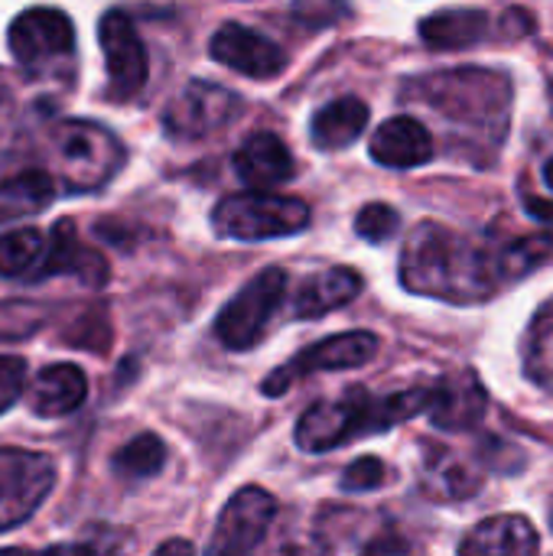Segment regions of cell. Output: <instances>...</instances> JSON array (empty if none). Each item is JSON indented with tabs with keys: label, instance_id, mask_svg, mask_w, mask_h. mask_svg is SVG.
<instances>
[{
	"label": "cell",
	"instance_id": "obj_24",
	"mask_svg": "<svg viewBox=\"0 0 553 556\" xmlns=\"http://www.w3.org/2000/svg\"><path fill=\"white\" fill-rule=\"evenodd\" d=\"M55 199V182L42 169H23L0 182V225L36 215Z\"/></svg>",
	"mask_w": 553,
	"mask_h": 556
},
{
	"label": "cell",
	"instance_id": "obj_12",
	"mask_svg": "<svg viewBox=\"0 0 553 556\" xmlns=\"http://www.w3.org/2000/svg\"><path fill=\"white\" fill-rule=\"evenodd\" d=\"M277 518V498L257 485H248L228 498L212 531L205 556H254Z\"/></svg>",
	"mask_w": 553,
	"mask_h": 556
},
{
	"label": "cell",
	"instance_id": "obj_3",
	"mask_svg": "<svg viewBox=\"0 0 553 556\" xmlns=\"http://www.w3.org/2000/svg\"><path fill=\"white\" fill-rule=\"evenodd\" d=\"M49 147L55 176L68 192H95L124 166L121 140L95 121H62L52 130Z\"/></svg>",
	"mask_w": 553,
	"mask_h": 556
},
{
	"label": "cell",
	"instance_id": "obj_16",
	"mask_svg": "<svg viewBox=\"0 0 553 556\" xmlns=\"http://www.w3.org/2000/svg\"><path fill=\"white\" fill-rule=\"evenodd\" d=\"M235 173L241 182H248L254 192H267L287 179H293L297 173V163L287 150V143L271 134V130H257L251 134L238 153H235Z\"/></svg>",
	"mask_w": 553,
	"mask_h": 556
},
{
	"label": "cell",
	"instance_id": "obj_9",
	"mask_svg": "<svg viewBox=\"0 0 553 556\" xmlns=\"http://www.w3.org/2000/svg\"><path fill=\"white\" fill-rule=\"evenodd\" d=\"M244 111L241 94L215 81H189L163 111V127L173 140H202L218 134Z\"/></svg>",
	"mask_w": 553,
	"mask_h": 556
},
{
	"label": "cell",
	"instance_id": "obj_2",
	"mask_svg": "<svg viewBox=\"0 0 553 556\" xmlns=\"http://www.w3.org/2000/svg\"><path fill=\"white\" fill-rule=\"evenodd\" d=\"M433 404V384L407 388V391H391V394H372L368 388H349L336 401H319L313 404L300 424H297V446L303 453H329L339 450L359 437L385 433L420 410H430Z\"/></svg>",
	"mask_w": 553,
	"mask_h": 556
},
{
	"label": "cell",
	"instance_id": "obj_18",
	"mask_svg": "<svg viewBox=\"0 0 553 556\" xmlns=\"http://www.w3.org/2000/svg\"><path fill=\"white\" fill-rule=\"evenodd\" d=\"M538 547L541 541L528 518L499 515L486 518L463 538L460 556H538Z\"/></svg>",
	"mask_w": 553,
	"mask_h": 556
},
{
	"label": "cell",
	"instance_id": "obj_25",
	"mask_svg": "<svg viewBox=\"0 0 553 556\" xmlns=\"http://www.w3.org/2000/svg\"><path fill=\"white\" fill-rule=\"evenodd\" d=\"M49 248V235L39 228H16L0 235V277H26L39 270L42 257Z\"/></svg>",
	"mask_w": 553,
	"mask_h": 556
},
{
	"label": "cell",
	"instance_id": "obj_23",
	"mask_svg": "<svg viewBox=\"0 0 553 556\" xmlns=\"http://www.w3.org/2000/svg\"><path fill=\"white\" fill-rule=\"evenodd\" d=\"M482 476L473 463L450 450H433L424 463V492L437 502H460L479 492Z\"/></svg>",
	"mask_w": 553,
	"mask_h": 556
},
{
	"label": "cell",
	"instance_id": "obj_14",
	"mask_svg": "<svg viewBox=\"0 0 553 556\" xmlns=\"http://www.w3.org/2000/svg\"><path fill=\"white\" fill-rule=\"evenodd\" d=\"M49 277H75L85 287H104L111 277V267L95 248L81 244L75 235V225L68 218H62V222H55V228L49 235L46 257H42L39 270L33 274V280H49Z\"/></svg>",
	"mask_w": 553,
	"mask_h": 556
},
{
	"label": "cell",
	"instance_id": "obj_4",
	"mask_svg": "<svg viewBox=\"0 0 553 556\" xmlns=\"http://www.w3.org/2000/svg\"><path fill=\"white\" fill-rule=\"evenodd\" d=\"M417 94L440 114L473 121V124H489V127H505L508 104H512V85L499 72L486 68H453L440 75H427L417 81Z\"/></svg>",
	"mask_w": 553,
	"mask_h": 556
},
{
	"label": "cell",
	"instance_id": "obj_13",
	"mask_svg": "<svg viewBox=\"0 0 553 556\" xmlns=\"http://www.w3.org/2000/svg\"><path fill=\"white\" fill-rule=\"evenodd\" d=\"M209 52L218 65L231 68V72H241L248 78H277L284 68H287V52L271 42L267 36L254 33L251 26H241V23H225L212 42H209Z\"/></svg>",
	"mask_w": 553,
	"mask_h": 556
},
{
	"label": "cell",
	"instance_id": "obj_21",
	"mask_svg": "<svg viewBox=\"0 0 553 556\" xmlns=\"http://www.w3.org/2000/svg\"><path fill=\"white\" fill-rule=\"evenodd\" d=\"M368 127V104L355 94L349 98H336L329 101L323 111L313 114L310 121V140L313 147L332 153V150H345L352 147Z\"/></svg>",
	"mask_w": 553,
	"mask_h": 556
},
{
	"label": "cell",
	"instance_id": "obj_20",
	"mask_svg": "<svg viewBox=\"0 0 553 556\" xmlns=\"http://www.w3.org/2000/svg\"><path fill=\"white\" fill-rule=\"evenodd\" d=\"M88 397V378L81 368L75 365H49L36 375L29 394H26V404L33 414L39 417H65L72 410H78Z\"/></svg>",
	"mask_w": 553,
	"mask_h": 556
},
{
	"label": "cell",
	"instance_id": "obj_7",
	"mask_svg": "<svg viewBox=\"0 0 553 556\" xmlns=\"http://www.w3.org/2000/svg\"><path fill=\"white\" fill-rule=\"evenodd\" d=\"M10 52L16 59V65L33 75L42 78L49 72H55L65 59H72L75 52V26L62 10L52 7H33L23 10L7 33Z\"/></svg>",
	"mask_w": 553,
	"mask_h": 556
},
{
	"label": "cell",
	"instance_id": "obj_29",
	"mask_svg": "<svg viewBox=\"0 0 553 556\" xmlns=\"http://www.w3.org/2000/svg\"><path fill=\"white\" fill-rule=\"evenodd\" d=\"M42 319H46V309L36 303H23V300L0 303V342L29 339L33 332H39Z\"/></svg>",
	"mask_w": 553,
	"mask_h": 556
},
{
	"label": "cell",
	"instance_id": "obj_33",
	"mask_svg": "<svg viewBox=\"0 0 553 556\" xmlns=\"http://www.w3.org/2000/svg\"><path fill=\"white\" fill-rule=\"evenodd\" d=\"M271 556H332V551L319 541V538H284Z\"/></svg>",
	"mask_w": 553,
	"mask_h": 556
},
{
	"label": "cell",
	"instance_id": "obj_27",
	"mask_svg": "<svg viewBox=\"0 0 553 556\" xmlns=\"http://www.w3.org/2000/svg\"><path fill=\"white\" fill-rule=\"evenodd\" d=\"M166 466V443L156 433H140L134 437L117 456H114V469L124 479H153L160 476V469Z\"/></svg>",
	"mask_w": 553,
	"mask_h": 556
},
{
	"label": "cell",
	"instance_id": "obj_17",
	"mask_svg": "<svg viewBox=\"0 0 553 556\" xmlns=\"http://www.w3.org/2000/svg\"><path fill=\"white\" fill-rule=\"evenodd\" d=\"M368 150H372L375 163H381V166L411 169V166H420V163H427L433 156V137L417 117L401 114V117L385 121L372 134Z\"/></svg>",
	"mask_w": 553,
	"mask_h": 556
},
{
	"label": "cell",
	"instance_id": "obj_37",
	"mask_svg": "<svg viewBox=\"0 0 553 556\" xmlns=\"http://www.w3.org/2000/svg\"><path fill=\"white\" fill-rule=\"evenodd\" d=\"M551 528H553V515H551Z\"/></svg>",
	"mask_w": 553,
	"mask_h": 556
},
{
	"label": "cell",
	"instance_id": "obj_35",
	"mask_svg": "<svg viewBox=\"0 0 553 556\" xmlns=\"http://www.w3.org/2000/svg\"><path fill=\"white\" fill-rule=\"evenodd\" d=\"M153 556H196V547L189 544V541H166L163 547H156V554Z\"/></svg>",
	"mask_w": 553,
	"mask_h": 556
},
{
	"label": "cell",
	"instance_id": "obj_10",
	"mask_svg": "<svg viewBox=\"0 0 553 556\" xmlns=\"http://www.w3.org/2000/svg\"><path fill=\"white\" fill-rule=\"evenodd\" d=\"M378 355V336L375 332H342V336H329L316 345H306L303 352H297L287 365H280L271 378H264L261 391L267 397H280L284 391H290V384H297L306 375L316 371H349V368H362Z\"/></svg>",
	"mask_w": 553,
	"mask_h": 556
},
{
	"label": "cell",
	"instance_id": "obj_19",
	"mask_svg": "<svg viewBox=\"0 0 553 556\" xmlns=\"http://www.w3.org/2000/svg\"><path fill=\"white\" fill-rule=\"evenodd\" d=\"M362 293V277L352 267H326L319 274H310L297 296H293V313L297 319H319L339 306H349Z\"/></svg>",
	"mask_w": 553,
	"mask_h": 556
},
{
	"label": "cell",
	"instance_id": "obj_1",
	"mask_svg": "<svg viewBox=\"0 0 553 556\" xmlns=\"http://www.w3.org/2000/svg\"><path fill=\"white\" fill-rule=\"evenodd\" d=\"M401 280L411 293L450 303H482L508 280L505 244H479L447 225L424 222L401 251Z\"/></svg>",
	"mask_w": 553,
	"mask_h": 556
},
{
	"label": "cell",
	"instance_id": "obj_34",
	"mask_svg": "<svg viewBox=\"0 0 553 556\" xmlns=\"http://www.w3.org/2000/svg\"><path fill=\"white\" fill-rule=\"evenodd\" d=\"M362 556H407V547L401 544V541H378V544H372L368 551Z\"/></svg>",
	"mask_w": 553,
	"mask_h": 556
},
{
	"label": "cell",
	"instance_id": "obj_36",
	"mask_svg": "<svg viewBox=\"0 0 553 556\" xmlns=\"http://www.w3.org/2000/svg\"><path fill=\"white\" fill-rule=\"evenodd\" d=\"M544 182H548V186L553 189V160L548 163V166H544Z\"/></svg>",
	"mask_w": 553,
	"mask_h": 556
},
{
	"label": "cell",
	"instance_id": "obj_15",
	"mask_svg": "<svg viewBox=\"0 0 553 556\" xmlns=\"http://www.w3.org/2000/svg\"><path fill=\"white\" fill-rule=\"evenodd\" d=\"M486 407H489V394L476 371H456L433 384L430 420L437 430L466 433L486 417Z\"/></svg>",
	"mask_w": 553,
	"mask_h": 556
},
{
	"label": "cell",
	"instance_id": "obj_28",
	"mask_svg": "<svg viewBox=\"0 0 553 556\" xmlns=\"http://www.w3.org/2000/svg\"><path fill=\"white\" fill-rule=\"evenodd\" d=\"M117 554H121V534H117V531H108V528L88 531V538H85V541H75V544H55V547H46V551H23V547L0 551V556H117Z\"/></svg>",
	"mask_w": 553,
	"mask_h": 556
},
{
	"label": "cell",
	"instance_id": "obj_8",
	"mask_svg": "<svg viewBox=\"0 0 553 556\" xmlns=\"http://www.w3.org/2000/svg\"><path fill=\"white\" fill-rule=\"evenodd\" d=\"M55 485V463L46 453L0 446V534L29 521Z\"/></svg>",
	"mask_w": 553,
	"mask_h": 556
},
{
	"label": "cell",
	"instance_id": "obj_31",
	"mask_svg": "<svg viewBox=\"0 0 553 556\" xmlns=\"http://www.w3.org/2000/svg\"><path fill=\"white\" fill-rule=\"evenodd\" d=\"M388 482V469L378 456L355 459L342 476V492H375Z\"/></svg>",
	"mask_w": 553,
	"mask_h": 556
},
{
	"label": "cell",
	"instance_id": "obj_30",
	"mask_svg": "<svg viewBox=\"0 0 553 556\" xmlns=\"http://www.w3.org/2000/svg\"><path fill=\"white\" fill-rule=\"evenodd\" d=\"M401 225V215L388 205V202H372L355 215V231L372 241V244H385Z\"/></svg>",
	"mask_w": 553,
	"mask_h": 556
},
{
	"label": "cell",
	"instance_id": "obj_22",
	"mask_svg": "<svg viewBox=\"0 0 553 556\" xmlns=\"http://www.w3.org/2000/svg\"><path fill=\"white\" fill-rule=\"evenodd\" d=\"M420 39L433 49H466L489 36V13L473 7H453L437 10L427 20H420Z\"/></svg>",
	"mask_w": 553,
	"mask_h": 556
},
{
	"label": "cell",
	"instance_id": "obj_32",
	"mask_svg": "<svg viewBox=\"0 0 553 556\" xmlns=\"http://www.w3.org/2000/svg\"><path fill=\"white\" fill-rule=\"evenodd\" d=\"M26 384V362L13 358V355H0V414H7Z\"/></svg>",
	"mask_w": 553,
	"mask_h": 556
},
{
	"label": "cell",
	"instance_id": "obj_11",
	"mask_svg": "<svg viewBox=\"0 0 553 556\" xmlns=\"http://www.w3.org/2000/svg\"><path fill=\"white\" fill-rule=\"evenodd\" d=\"M98 42L108 68V98L130 101L143 91L150 75V59L134 20L124 10H108L98 23Z\"/></svg>",
	"mask_w": 553,
	"mask_h": 556
},
{
	"label": "cell",
	"instance_id": "obj_6",
	"mask_svg": "<svg viewBox=\"0 0 553 556\" xmlns=\"http://www.w3.org/2000/svg\"><path fill=\"white\" fill-rule=\"evenodd\" d=\"M284 296H287V274L280 267H267V270L254 274L222 306V313L215 319V339L231 352L254 349L264 339V329L271 326Z\"/></svg>",
	"mask_w": 553,
	"mask_h": 556
},
{
	"label": "cell",
	"instance_id": "obj_26",
	"mask_svg": "<svg viewBox=\"0 0 553 556\" xmlns=\"http://www.w3.org/2000/svg\"><path fill=\"white\" fill-rule=\"evenodd\" d=\"M525 368L535 384L553 391V303L535 316L525 336Z\"/></svg>",
	"mask_w": 553,
	"mask_h": 556
},
{
	"label": "cell",
	"instance_id": "obj_5",
	"mask_svg": "<svg viewBox=\"0 0 553 556\" xmlns=\"http://www.w3.org/2000/svg\"><path fill=\"white\" fill-rule=\"evenodd\" d=\"M310 225V205L277 192L225 195L212 212V228L231 241H271L297 235Z\"/></svg>",
	"mask_w": 553,
	"mask_h": 556
}]
</instances>
